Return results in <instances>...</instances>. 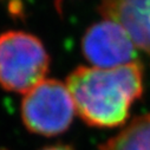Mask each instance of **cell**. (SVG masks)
<instances>
[{"label": "cell", "mask_w": 150, "mask_h": 150, "mask_svg": "<svg viewBox=\"0 0 150 150\" xmlns=\"http://www.w3.org/2000/svg\"><path fill=\"white\" fill-rule=\"evenodd\" d=\"M65 84L85 123L115 128L125 123L131 105L142 96L143 67L138 62L112 69L79 66Z\"/></svg>", "instance_id": "1"}, {"label": "cell", "mask_w": 150, "mask_h": 150, "mask_svg": "<svg viewBox=\"0 0 150 150\" xmlns=\"http://www.w3.org/2000/svg\"><path fill=\"white\" fill-rule=\"evenodd\" d=\"M50 57L35 35L23 31L0 34V86L27 93L45 79Z\"/></svg>", "instance_id": "2"}, {"label": "cell", "mask_w": 150, "mask_h": 150, "mask_svg": "<svg viewBox=\"0 0 150 150\" xmlns=\"http://www.w3.org/2000/svg\"><path fill=\"white\" fill-rule=\"evenodd\" d=\"M76 114L66 84L57 79H44L25 93L21 118L27 130L42 136H56L71 125Z\"/></svg>", "instance_id": "3"}, {"label": "cell", "mask_w": 150, "mask_h": 150, "mask_svg": "<svg viewBox=\"0 0 150 150\" xmlns=\"http://www.w3.org/2000/svg\"><path fill=\"white\" fill-rule=\"evenodd\" d=\"M85 59L99 69H112L137 62V47L125 30L117 23L104 19L90 26L83 39Z\"/></svg>", "instance_id": "4"}, {"label": "cell", "mask_w": 150, "mask_h": 150, "mask_svg": "<svg viewBox=\"0 0 150 150\" xmlns=\"http://www.w3.org/2000/svg\"><path fill=\"white\" fill-rule=\"evenodd\" d=\"M99 12L122 26L136 47L150 58V0H102Z\"/></svg>", "instance_id": "5"}, {"label": "cell", "mask_w": 150, "mask_h": 150, "mask_svg": "<svg viewBox=\"0 0 150 150\" xmlns=\"http://www.w3.org/2000/svg\"><path fill=\"white\" fill-rule=\"evenodd\" d=\"M99 150H150V114L134 118Z\"/></svg>", "instance_id": "6"}, {"label": "cell", "mask_w": 150, "mask_h": 150, "mask_svg": "<svg viewBox=\"0 0 150 150\" xmlns=\"http://www.w3.org/2000/svg\"><path fill=\"white\" fill-rule=\"evenodd\" d=\"M43 150H72V149L70 146H67V145H53V146L45 148Z\"/></svg>", "instance_id": "7"}, {"label": "cell", "mask_w": 150, "mask_h": 150, "mask_svg": "<svg viewBox=\"0 0 150 150\" xmlns=\"http://www.w3.org/2000/svg\"><path fill=\"white\" fill-rule=\"evenodd\" d=\"M0 150H5V149H0Z\"/></svg>", "instance_id": "8"}]
</instances>
